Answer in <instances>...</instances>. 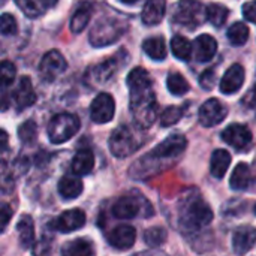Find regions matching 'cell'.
<instances>
[{
	"label": "cell",
	"mask_w": 256,
	"mask_h": 256,
	"mask_svg": "<svg viewBox=\"0 0 256 256\" xmlns=\"http://www.w3.org/2000/svg\"><path fill=\"white\" fill-rule=\"evenodd\" d=\"M171 51L180 60H189L192 56V44L184 36H174L171 39Z\"/></svg>",
	"instance_id": "1f68e13d"
},
{
	"label": "cell",
	"mask_w": 256,
	"mask_h": 256,
	"mask_svg": "<svg viewBox=\"0 0 256 256\" xmlns=\"http://www.w3.org/2000/svg\"><path fill=\"white\" fill-rule=\"evenodd\" d=\"M92 10H93V9H92L90 4H82V6H80V8L74 12L72 18H70V30H72L74 33H80V32H82V30L86 28V26H87L88 21H90Z\"/></svg>",
	"instance_id": "4316f807"
},
{
	"label": "cell",
	"mask_w": 256,
	"mask_h": 256,
	"mask_svg": "<svg viewBox=\"0 0 256 256\" xmlns=\"http://www.w3.org/2000/svg\"><path fill=\"white\" fill-rule=\"evenodd\" d=\"M256 243V230L250 225L240 226L232 234V249L236 254H248Z\"/></svg>",
	"instance_id": "9a60e30c"
},
{
	"label": "cell",
	"mask_w": 256,
	"mask_h": 256,
	"mask_svg": "<svg viewBox=\"0 0 256 256\" xmlns=\"http://www.w3.org/2000/svg\"><path fill=\"white\" fill-rule=\"evenodd\" d=\"M250 183V170L248 164H238L231 174L230 186L232 190H243Z\"/></svg>",
	"instance_id": "484cf974"
},
{
	"label": "cell",
	"mask_w": 256,
	"mask_h": 256,
	"mask_svg": "<svg viewBox=\"0 0 256 256\" xmlns=\"http://www.w3.org/2000/svg\"><path fill=\"white\" fill-rule=\"evenodd\" d=\"M180 220L186 230H200L213 220V212L201 198H189L180 208Z\"/></svg>",
	"instance_id": "7a4b0ae2"
},
{
	"label": "cell",
	"mask_w": 256,
	"mask_h": 256,
	"mask_svg": "<svg viewBox=\"0 0 256 256\" xmlns=\"http://www.w3.org/2000/svg\"><path fill=\"white\" fill-rule=\"evenodd\" d=\"M228 15H230L228 8L220 3H212L207 6V20L214 27H222L226 22Z\"/></svg>",
	"instance_id": "f1b7e54d"
},
{
	"label": "cell",
	"mask_w": 256,
	"mask_h": 256,
	"mask_svg": "<svg viewBox=\"0 0 256 256\" xmlns=\"http://www.w3.org/2000/svg\"><path fill=\"white\" fill-rule=\"evenodd\" d=\"M142 50L152 60L156 62H160L166 57V44L160 36L146 39L142 44Z\"/></svg>",
	"instance_id": "d4e9b609"
},
{
	"label": "cell",
	"mask_w": 256,
	"mask_h": 256,
	"mask_svg": "<svg viewBox=\"0 0 256 256\" xmlns=\"http://www.w3.org/2000/svg\"><path fill=\"white\" fill-rule=\"evenodd\" d=\"M244 104H246L248 106H250V108H255L256 106V84L255 87H254V90H250V92L246 94Z\"/></svg>",
	"instance_id": "b9f144b4"
},
{
	"label": "cell",
	"mask_w": 256,
	"mask_h": 256,
	"mask_svg": "<svg viewBox=\"0 0 256 256\" xmlns=\"http://www.w3.org/2000/svg\"><path fill=\"white\" fill-rule=\"evenodd\" d=\"M80 128H81V122L75 114L63 112L51 118L46 128V134L52 144H63L69 141L72 136H75Z\"/></svg>",
	"instance_id": "3957f363"
},
{
	"label": "cell",
	"mask_w": 256,
	"mask_h": 256,
	"mask_svg": "<svg viewBox=\"0 0 256 256\" xmlns=\"http://www.w3.org/2000/svg\"><path fill=\"white\" fill-rule=\"evenodd\" d=\"M0 30L3 34H14L16 33V20L10 14H3L0 20Z\"/></svg>",
	"instance_id": "74e56055"
},
{
	"label": "cell",
	"mask_w": 256,
	"mask_h": 256,
	"mask_svg": "<svg viewBox=\"0 0 256 256\" xmlns=\"http://www.w3.org/2000/svg\"><path fill=\"white\" fill-rule=\"evenodd\" d=\"M108 144H110V150H111L112 156L120 158V159L130 156L138 148L135 135L132 134V130L128 126H120V128L114 129L110 136Z\"/></svg>",
	"instance_id": "52a82bcc"
},
{
	"label": "cell",
	"mask_w": 256,
	"mask_h": 256,
	"mask_svg": "<svg viewBox=\"0 0 256 256\" xmlns=\"http://www.w3.org/2000/svg\"><path fill=\"white\" fill-rule=\"evenodd\" d=\"M122 3H126V4H132V3H135V2H138V0H120Z\"/></svg>",
	"instance_id": "f6af8a7d"
},
{
	"label": "cell",
	"mask_w": 256,
	"mask_h": 256,
	"mask_svg": "<svg viewBox=\"0 0 256 256\" xmlns=\"http://www.w3.org/2000/svg\"><path fill=\"white\" fill-rule=\"evenodd\" d=\"M222 140L228 146L234 147L236 150H244L252 144L254 135H252L250 129L246 124L234 123V124H230L222 132Z\"/></svg>",
	"instance_id": "8fae6325"
},
{
	"label": "cell",
	"mask_w": 256,
	"mask_h": 256,
	"mask_svg": "<svg viewBox=\"0 0 256 256\" xmlns=\"http://www.w3.org/2000/svg\"><path fill=\"white\" fill-rule=\"evenodd\" d=\"M182 117H183V108H180V106H168L160 116V124L164 128L174 126Z\"/></svg>",
	"instance_id": "d590c367"
},
{
	"label": "cell",
	"mask_w": 256,
	"mask_h": 256,
	"mask_svg": "<svg viewBox=\"0 0 256 256\" xmlns=\"http://www.w3.org/2000/svg\"><path fill=\"white\" fill-rule=\"evenodd\" d=\"M18 136L20 141L24 144H32L36 136H38V126L33 120H27L24 122L20 128H18Z\"/></svg>",
	"instance_id": "e575fe53"
},
{
	"label": "cell",
	"mask_w": 256,
	"mask_h": 256,
	"mask_svg": "<svg viewBox=\"0 0 256 256\" xmlns=\"http://www.w3.org/2000/svg\"><path fill=\"white\" fill-rule=\"evenodd\" d=\"M62 254L66 256H90L93 255V248L90 242L84 238H78L66 243L62 249Z\"/></svg>",
	"instance_id": "83f0119b"
},
{
	"label": "cell",
	"mask_w": 256,
	"mask_h": 256,
	"mask_svg": "<svg viewBox=\"0 0 256 256\" xmlns=\"http://www.w3.org/2000/svg\"><path fill=\"white\" fill-rule=\"evenodd\" d=\"M218 51V42L212 34H201L195 40V57L198 62H210Z\"/></svg>",
	"instance_id": "ac0fdd59"
},
{
	"label": "cell",
	"mask_w": 256,
	"mask_h": 256,
	"mask_svg": "<svg viewBox=\"0 0 256 256\" xmlns=\"http://www.w3.org/2000/svg\"><path fill=\"white\" fill-rule=\"evenodd\" d=\"M188 146V141L183 135L180 134H174L171 136H168L166 140H164L160 144H158L147 156H144L142 159L147 160H156V162H164L160 159H168L172 160L176 158H178L184 148Z\"/></svg>",
	"instance_id": "8992f818"
},
{
	"label": "cell",
	"mask_w": 256,
	"mask_h": 256,
	"mask_svg": "<svg viewBox=\"0 0 256 256\" xmlns=\"http://www.w3.org/2000/svg\"><path fill=\"white\" fill-rule=\"evenodd\" d=\"M18 8L30 18H36L39 15H42L45 12L46 6V0H14Z\"/></svg>",
	"instance_id": "4dcf8cb0"
},
{
	"label": "cell",
	"mask_w": 256,
	"mask_h": 256,
	"mask_svg": "<svg viewBox=\"0 0 256 256\" xmlns=\"http://www.w3.org/2000/svg\"><path fill=\"white\" fill-rule=\"evenodd\" d=\"M114 112H116V102L114 98L108 93H99L92 102L90 118L98 124L111 122L114 118Z\"/></svg>",
	"instance_id": "30bf717a"
},
{
	"label": "cell",
	"mask_w": 256,
	"mask_h": 256,
	"mask_svg": "<svg viewBox=\"0 0 256 256\" xmlns=\"http://www.w3.org/2000/svg\"><path fill=\"white\" fill-rule=\"evenodd\" d=\"M207 18V8L196 0H182L174 9V21L189 28L198 27Z\"/></svg>",
	"instance_id": "5b68a950"
},
{
	"label": "cell",
	"mask_w": 256,
	"mask_h": 256,
	"mask_svg": "<svg viewBox=\"0 0 256 256\" xmlns=\"http://www.w3.org/2000/svg\"><path fill=\"white\" fill-rule=\"evenodd\" d=\"M86 225V213L80 208H72L64 213H62L52 224L54 230L60 232H72Z\"/></svg>",
	"instance_id": "7c38bea8"
},
{
	"label": "cell",
	"mask_w": 256,
	"mask_h": 256,
	"mask_svg": "<svg viewBox=\"0 0 256 256\" xmlns=\"http://www.w3.org/2000/svg\"><path fill=\"white\" fill-rule=\"evenodd\" d=\"M128 87L130 92V112L141 128H150L158 117V100L152 88V78L142 68H135L128 75Z\"/></svg>",
	"instance_id": "6da1fadb"
},
{
	"label": "cell",
	"mask_w": 256,
	"mask_h": 256,
	"mask_svg": "<svg viewBox=\"0 0 256 256\" xmlns=\"http://www.w3.org/2000/svg\"><path fill=\"white\" fill-rule=\"evenodd\" d=\"M226 38L234 46L244 45L249 39V28L243 22H234L226 32Z\"/></svg>",
	"instance_id": "f546056e"
},
{
	"label": "cell",
	"mask_w": 256,
	"mask_h": 256,
	"mask_svg": "<svg viewBox=\"0 0 256 256\" xmlns=\"http://www.w3.org/2000/svg\"><path fill=\"white\" fill-rule=\"evenodd\" d=\"M12 214H14V212H12L10 206H9V204H6V202H3V204H2V208H0L2 232L6 230V226H8V224H9V220H10V218H12Z\"/></svg>",
	"instance_id": "60d3db41"
},
{
	"label": "cell",
	"mask_w": 256,
	"mask_h": 256,
	"mask_svg": "<svg viewBox=\"0 0 256 256\" xmlns=\"http://www.w3.org/2000/svg\"><path fill=\"white\" fill-rule=\"evenodd\" d=\"M144 242L148 248H160L166 242V231L159 226L150 228L144 232Z\"/></svg>",
	"instance_id": "836d02e7"
},
{
	"label": "cell",
	"mask_w": 256,
	"mask_h": 256,
	"mask_svg": "<svg viewBox=\"0 0 256 256\" xmlns=\"http://www.w3.org/2000/svg\"><path fill=\"white\" fill-rule=\"evenodd\" d=\"M255 213H256V206H255Z\"/></svg>",
	"instance_id": "bcb514c9"
},
{
	"label": "cell",
	"mask_w": 256,
	"mask_h": 256,
	"mask_svg": "<svg viewBox=\"0 0 256 256\" xmlns=\"http://www.w3.org/2000/svg\"><path fill=\"white\" fill-rule=\"evenodd\" d=\"M15 75H16V69H15L14 63H10L8 60L2 62V66H0V81H2V88L3 90L14 82Z\"/></svg>",
	"instance_id": "8d00e7d4"
},
{
	"label": "cell",
	"mask_w": 256,
	"mask_h": 256,
	"mask_svg": "<svg viewBox=\"0 0 256 256\" xmlns=\"http://www.w3.org/2000/svg\"><path fill=\"white\" fill-rule=\"evenodd\" d=\"M82 182L75 176H64L58 182V194L63 200H75L82 194Z\"/></svg>",
	"instance_id": "44dd1931"
},
{
	"label": "cell",
	"mask_w": 256,
	"mask_h": 256,
	"mask_svg": "<svg viewBox=\"0 0 256 256\" xmlns=\"http://www.w3.org/2000/svg\"><path fill=\"white\" fill-rule=\"evenodd\" d=\"M57 2H58V0H46V6H48V8H51V6H54Z\"/></svg>",
	"instance_id": "ee69618b"
},
{
	"label": "cell",
	"mask_w": 256,
	"mask_h": 256,
	"mask_svg": "<svg viewBox=\"0 0 256 256\" xmlns=\"http://www.w3.org/2000/svg\"><path fill=\"white\" fill-rule=\"evenodd\" d=\"M244 82V68L238 63L232 64L220 80V92L225 94L237 93Z\"/></svg>",
	"instance_id": "5bb4252c"
},
{
	"label": "cell",
	"mask_w": 256,
	"mask_h": 256,
	"mask_svg": "<svg viewBox=\"0 0 256 256\" xmlns=\"http://www.w3.org/2000/svg\"><path fill=\"white\" fill-rule=\"evenodd\" d=\"M243 15L248 21L250 22H255L256 24V0H250V2H246L243 4Z\"/></svg>",
	"instance_id": "ab89813d"
},
{
	"label": "cell",
	"mask_w": 256,
	"mask_h": 256,
	"mask_svg": "<svg viewBox=\"0 0 256 256\" xmlns=\"http://www.w3.org/2000/svg\"><path fill=\"white\" fill-rule=\"evenodd\" d=\"M124 32V26L120 20L112 16L100 18L90 30L88 39L93 46H106L114 44Z\"/></svg>",
	"instance_id": "277c9868"
},
{
	"label": "cell",
	"mask_w": 256,
	"mask_h": 256,
	"mask_svg": "<svg viewBox=\"0 0 256 256\" xmlns=\"http://www.w3.org/2000/svg\"><path fill=\"white\" fill-rule=\"evenodd\" d=\"M136 240V230L130 225H120L117 226L108 237L110 244L118 250H128L135 244Z\"/></svg>",
	"instance_id": "2e32d148"
},
{
	"label": "cell",
	"mask_w": 256,
	"mask_h": 256,
	"mask_svg": "<svg viewBox=\"0 0 256 256\" xmlns=\"http://www.w3.org/2000/svg\"><path fill=\"white\" fill-rule=\"evenodd\" d=\"M166 10V2L165 0H147L141 14L142 22L146 26H156L159 24Z\"/></svg>",
	"instance_id": "e0dca14e"
},
{
	"label": "cell",
	"mask_w": 256,
	"mask_h": 256,
	"mask_svg": "<svg viewBox=\"0 0 256 256\" xmlns=\"http://www.w3.org/2000/svg\"><path fill=\"white\" fill-rule=\"evenodd\" d=\"M66 68L68 63L64 57L57 50H51L42 57L39 63V75L44 81H54L66 70Z\"/></svg>",
	"instance_id": "ba28073f"
},
{
	"label": "cell",
	"mask_w": 256,
	"mask_h": 256,
	"mask_svg": "<svg viewBox=\"0 0 256 256\" xmlns=\"http://www.w3.org/2000/svg\"><path fill=\"white\" fill-rule=\"evenodd\" d=\"M16 231H18L20 246L24 249H28L34 243V224L28 214L21 216V219L16 224Z\"/></svg>",
	"instance_id": "603a6c76"
},
{
	"label": "cell",
	"mask_w": 256,
	"mask_h": 256,
	"mask_svg": "<svg viewBox=\"0 0 256 256\" xmlns=\"http://www.w3.org/2000/svg\"><path fill=\"white\" fill-rule=\"evenodd\" d=\"M8 148V134L4 130H2V152L4 153Z\"/></svg>",
	"instance_id": "7bdbcfd3"
},
{
	"label": "cell",
	"mask_w": 256,
	"mask_h": 256,
	"mask_svg": "<svg viewBox=\"0 0 256 256\" xmlns=\"http://www.w3.org/2000/svg\"><path fill=\"white\" fill-rule=\"evenodd\" d=\"M200 84H201L202 88L212 90V88L214 87V84H216V72H214V69L206 70V72L201 75V78H200Z\"/></svg>",
	"instance_id": "f35d334b"
},
{
	"label": "cell",
	"mask_w": 256,
	"mask_h": 256,
	"mask_svg": "<svg viewBox=\"0 0 256 256\" xmlns=\"http://www.w3.org/2000/svg\"><path fill=\"white\" fill-rule=\"evenodd\" d=\"M94 168V156L93 152L88 148H81L76 152V154L72 159L70 170L76 176H87Z\"/></svg>",
	"instance_id": "ffe728a7"
},
{
	"label": "cell",
	"mask_w": 256,
	"mask_h": 256,
	"mask_svg": "<svg viewBox=\"0 0 256 256\" xmlns=\"http://www.w3.org/2000/svg\"><path fill=\"white\" fill-rule=\"evenodd\" d=\"M12 100H14V105L18 111L26 110L36 102V93L33 90L32 80L28 76H22L16 88L12 92Z\"/></svg>",
	"instance_id": "4fadbf2b"
},
{
	"label": "cell",
	"mask_w": 256,
	"mask_h": 256,
	"mask_svg": "<svg viewBox=\"0 0 256 256\" xmlns=\"http://www.w3.org/2000/svg\"><path fill=\"white\" fill-rule=\"evenodd\" d=\"M138 213H140V202L134 196H122L112 206V214L122 220L134 219L135 216H138Z\"/></svg>",
	"instance_id": "d6986e66"
},
{
	"label": "cell",
	"mask_w": 256,
	"mask_h": 256,
	"mask_svg": "<svg viewBox=\"0 0 256 256\" xmlns=\"http://www.w3.org/2000/svg\"><path fill=\"white\" fill-rule=\"evenodd\" d=\"M230 165H231V154L226 150L219 148V150L213 152L212 160H210V171H212L213 177H216V178L225 177Z\"/></svg>",
	"instance_id": "7402d4cb"
},
{
	"label": "cell",
	"mask_w": 256,
	"mask_h": 256,
	"mask_svg": "<svg viewBox=\"0 0 256 256\" xmlns=\"http://www.w3.org/2000/svg\"><path fill=\"white\" fill-rule=\"evenodd\" d=\"M166 87H168L170 93L174 96H183L190 90L189 82L186 81V78L182 74H171L166 80Z\"/></svg>",
	"instance_id": "d6a6232c"
},
{
	"label": "cell",
	"mask_w": 256,
	"mask_h": 256,
	"mask_svg": "<svg viewBox=\"0 0 256 256\" xmlns=\"http://www.w3.org/2000/svg\"><path fill=\"white\" fill-rule=\"evenodd\" d=\"M118 69V62L116 58H111V60H106L98 66H94L92 69V75H88L94 84H104L108 80H111V76L116 74V70Z\"/></svg>",
	"instance_id": "cb8c5ba5"
},
{
	"label": "cell",
	"mask_w": 256,
	"mask_h": 256,
	"mask_svg": "<svg viewBox=\"0 0 256 256\" xmlns=\"http://www.w3.org/2000/svg\"><path fill=\"white\" fill-rule=\"evenodd\" d=\"M226 116H228L226 106L216 98H212L207 102H204L198 112L200 123L206 128H213L222 123L226 118Z\"/></svg>",
	"instance_id": "9c48e42d"
}]
</instances>
